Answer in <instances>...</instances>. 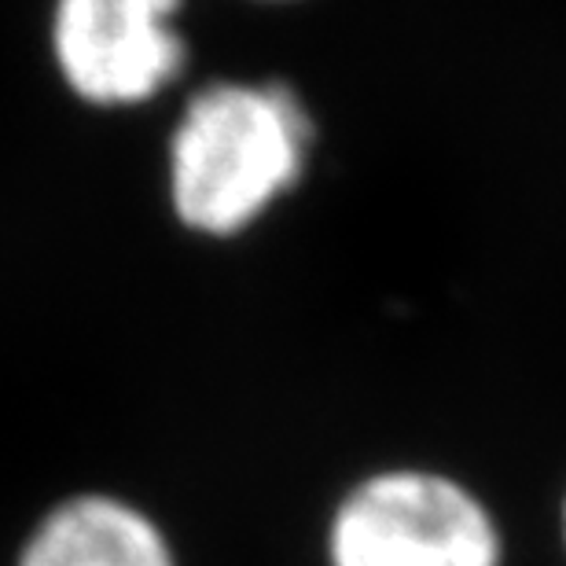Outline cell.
I'll use <instances>...</instances> for the list:
<instances>
[{"label": "cell", "mask_w": 566, "mask_h": 566, "mask_svg": "<svg viewBox=\"0 0 566 566\" xmlns=\"http://www.w3.org/2000/svg\"><path fill=\"white\" fill-rule=\"evenodd\" d=\"M504 515L468 474L390 463L338 501L327 566H507Z\"/></svg>", "instance_id": "cell-1"}, {"label": "cell", "mask_w": 566, "mask_h": 566, "mask_svg": "<svg viewBox=\"0 0 566 566\" xmlns=\"http://www.w3.org/2000/svg\"><path fill=\"white\" fill-rule=\"evenodd\" d=\"M305 118L273 88L221 85L188 107L174 140V202L191 229L235 232L305 163Z\"/></svg>", "instance_id": "cell-2"}, {"label": "cell", "mask_w": 566, "mask_h": 566, "mask_svg": "<svg viewBox=\"0 0 566 566\" xmlns=\"http://www.w3.org/2000/svg\"><path fill=\"white\" fill-rule=\"evenodd\" d=\"M177 0H60L55 52L77 93L96 104H137L180 63L169 30Z\"/></svg>", "instance_id": "cell-3"}, {"label": "cell", "mask_w": 566, "mask_h": 566, "mask_svg": "<svg viewBox=\"0 0 566 566\" xmlns=\"http://www.w3.org/2000/svg\"><path fill=\"white\" fill-rule=\"evenodd\" d=\"M19 566H177L163 534L118 501L85 496L60 507L30 545Z\"/></svg>", "instance_id": "cell-4"}, {"label": "cell", "mask_w": 566, "mask_h": 566, "mask_svg": "<svg viewBox=\"0 0 566 566\" xmlns=\"http://www.w3.org/2000/svg\"><path fill=\"white\" fill-rule=\"evenodd\" d=\"M556 537H559V552H563V563H566V482L556 496Z\"/></svg>", "instance_id": "cell-5"}]
</instances>
